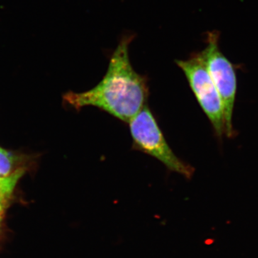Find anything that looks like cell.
<instances>
[{
    "mask_svg": "<svg viewBox=\"0 0 258 258\" xmlns=\"http://www.w3.org/2000/svg\"><path fill=\"white\" fill-rule=\"evenodd\" d=\"M176 63L184 72L190 88L202 109L208 116L219 138L225 134V117L220 95L200 52L187 60H177Z\"/></svg>",
    "mask_w": 258,
    "mask_h": 258,
    "instance_id": "3",
    "label": "cell"
},
{
    "mask_svg": "<svg viewBox=\"0 0 258 258\" xmlns=\"http://www.w3.org/2000/svg\"><path fill=\"white\" fill-rule=\"evenodd\" d=\"M128 123L134 149L152 156L169 170L186 179L192 176L195 169L181 160L173 152L147 105Z\"/></svg>",
    "mask_w": 258,
    "mask_h": 258,
    "instance_id": "2",
    "label": "cell"
},
{
    "mask_svg": "<svg viewBox=\"0 0 258 258\" xmlns=\"http://www.w3.org/2000/svg\"><path fill=\"white\" fill-rule=\"evenodd\" d=\"M23 174V170H18L8 177H0V192L10 196Z\"/></svg>",
    "mask_w": 258,
    "mask_h": 258,
    "instance_id": "6",
    "label": "cell"
},
{
    "mask_svg": "<svg viewBox=\"0 0 258 258\" xmlns=\"http://www.w3.org/2000/svg\"><path fill=\"white\" fill-rule=\"evenodd\" d=\"M8 196L4 195V194L0 192V222H1L2 217H3V212H4L5 203H6V199Z\"/></svg>",
    "mask_w": 258,
    "mask_h": 258,
    "instance_id": "7",
    "label": "cell"
},
{
    "mask_svg": "<svg viewBox=\"0 0 258 258\" xmlns=\"http://www.w3.org/2000/svg\"><path fill=\"white\" fill-rule=\"evenodd\" d=\"M219 37L220 35L216 31L208 33L207 46L200 54L221 99L225 117V135L232 137L234 135L232 115L237 93V76L233 64L220 50Z\"/></svg>",
    "mask_w": 258,
    "mask_h": 258,
    "instance_id": "4",
    "label": "cell"
},
{
    "mask_svg": "<svg viewBox=\"0 0 258 258\" xmlns=\"http://www.w3.org/2000/svg\"><path fill=\"white\" fill-rule=\"evenodd\" d=\"M15 161L11 154L0 148V177H8L13 174H12V171L15 166Z\"/></svg>",
    "mask_w": 258,
    "mask_h": 258,
    "instance_id": "5",
    "label": "cell"
},
{
    "mask_svg": "<svg viewBox=\"0 0 258 258\" xmlns=\"http://www.w3.org/2000/svg\"><path fill=\"white\" fill-rule=\"evenodd\" d=\"M132 37H123L112 54L106 74L97 86L82 93L69 92L64 101L76 108L93 106L129 123L146 106L149 87L145 76L136 72L128 55Z\"/></svg>",
    "mask_w": 258,
    "mask_h": 258,
    "instance_id": "1",
    "label": "cell"
}]
</instances>
